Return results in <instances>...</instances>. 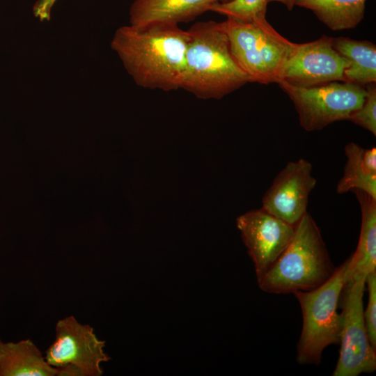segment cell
<instances>
[{
    "label": "cell",
    "mask_w": 376,
    "mask_h": 376,
    "mask_svg": "<svg viewBox=\"0 0 376 376\" xmlns=\"http://www.w3.org/2000/svg\"><path fill=\"white\" fill-rule=\"evenodd\" d=\"M189 41L178 24H130L116 30L111 48L136 85L169 92L181 88Z\"/></svg>",
    "instance_id": "cell-1"
},
{
    "label": "cell",
    "mask_w": 376,
    "mask_h": 376,
    "mask_svg": "<svg viewBox=\"0 0 376 376\" xmlns=\"http://www.w3.org/2000/svg\"><path fill=\"white\" fill-rule=\"evenodd\" d=\"M187 31L181 89L198 99L219 100L252 82L232 54L224 22H198Z\"/></svg>",
    "instance_id": "cell-2"
},
{
    "label": "cell",
    "mask_w": 376,
    "mask_h": 376,
    "mask_svg": "<svg viewBox=\"0 0 376 376\" xmlns=\"http://www.w3.org/2000/svg\"><path fill=\"white\" fill-rule=\"evenodd\" d=\"M334 269L321 232L306 212L287 248L258 284L273 294L309 291L323 284Z\"/></svg>",
    "instance_id": "cell-3"
},
{
    "label": "cell",
    "mask_w": 376,
    "mask_h": 376,
    "mask_svg": "<svg viewBox=\"0 0 376 376\" xmlns=\"http://www.w3.org/2000/svg\"><path fill=\"white\" fill-rule=\"evenodd\" d=\"M224 22L232 54L252 82H281L297 43L276 31L266 17L242 21L228 17Z\"/></svg>",
    "instance_id": "cell-4"
},
{
    "label": "cell",
    "mask_w": 376,
    "mask_h": 376,
    "mask_svg": "<svg viewBox=\"0 0 376 376\" xmlns=\"http://www.w3.org/2000/svg\"><path fill=\"white\" fill-rule=\"evenodd\" d=\"M347 259L335 268L332 275L319 287L293 292L301 310L303 324L297 345V361L301 365H318L329 345L339 344L341 315L338 306L346 281Z\"/></svg>",
    "instance_id": "cell-5"
},
{
    "label": "cell",
    "mask_w": 376,
    "mask_h": 376,
    "mask_svg": "<svg viewBox=\"0 0 376 376\" xmlns=\"http://www.w3.org/2000/svg\"><path fill=\"white\" fill-rule=\"evenodd\" d=\"M292 100L299 124L306 131L321 130L340 120H348L362 104L366 91L350 82L331 81L301 87L281 81L278 84Z\"/></svg>",
    "instance_id": "cell-6"
},
{
    "label": "cell",
    "mask_w": 376,
    "mask_h": 376,
    "mask_svg": "<svg viewBox=\"0 0 376 376\" xmlns=\"http://www.w3.org/2000/svg\"><path fill=\"white\" fill-rule=\"evenodd\" d=\"M366 279H346L341 292L340 348L334 376H357L376 369V350L369 340L363 316Z\"/></svg>",
    "instance_id": "cell-7"
},
{
    "label": "cell",
    "mask_w": 376,
    "mask_h": 376,
    "mask_svg": "<svg viewBox=\"0 0 376 376\" xmlns=\"http://www.w3.org/2000/svg\"><path fill=\"white\" fill-rule=\"evenodd\" d=\"M105 341L99 340L93 329L73 317L60 320L56 339L45 352V359L60 370V376H100V364L110 357L104 352Z\"/></svg>",
    "instance_id": "cell-8"
},
{
    "label": "cell",
    "mask_w": 376,
    "mask_h": 376,
    "mask_svg": "<svg viewBox=\"0 0 376 376\" xmlns=\"http://www.w3.org/2000/svg\"><path fill=\"white\" fill-rule=\"evenodd\" d=\"M236 222L258 282L288 246L295 226L262 208L240 215Z\"/></svg>",
    "instance_id": "cell-9"
},
{
    "label": "cell",
    "mask_w": 376,
    "mask_h": 376,
    "mask_svg": "<svg viewBox=\"0 0 376 376\" xmlns=\"http://www.w3.org/2000/svg\"><path fill=\"white\" fill-rule=\"evenodd\" d=\"M312 170L307 159L288 162L263 196L261 208L295 226L308 212L309 195L317 183Z\"/></svg>",
    "instance_id": "cell-10"
},
{
    "label": "cell",
    "mask_w": 376,
    "mask_h": 376,
    "mask_svg": "<svg viewBox=\"0 0 376 376\" xmlns=\"http://www.w3.org/2000/svg\"><path fill=\"white\" fill-rule=\"evenodd\" d=\"M348 61L333 47L332 37L297 43L283 74L282 81L301 87H311L331 81H344Z\"/></svg>",
    "instance_id": "cell-11"
},
{
    "label": "cell",
    "mask_w": 376,
    "mask_h": 376,
    "mask_svg": "<svg viewBox=\"0 0 376 376\" xmlns=\"http://www.w3.org/2000/svg\"><path fill=\"white\" fill-rule=\"evenodd\" d=\"M219 0H135L130 9V24L141 27L152 24L188 22Z\"/></svg>",
    "instance_id": "cell-12"
},
{
    "label": "cell",
    "mask_w": 376,
    "mask_h": 376,
    "mask_svg": "<svg viewBox=\"0 0 376 376\" xmlns=\"http://www.w3.org/2000/svg\"><path fill=\"white\" fill-rule=\"evenodd\" d=\"M355 195L361 209V222L355 251L347 258L346 279L365 276L376 271V198L359 190Z\"/></svg>",
    "instance_id": "cell-13"
},
{
    "label": "cell",
    "mask_w": 376,
    "mask_h": 376,
    "mask_svg": "<svg viewBox=\"0 0 376 376\" xmlns=\"http://www.w3.org/2000/svg\"><path fill=\"white\" fill-rule=\"evenodd\" d=\"M60 376L30 340L3 343L0 340V376Z\"/></svg>",
    "instance_id": "cell-14"
},
{
    "label": "cell",
    "mask_w": 376,
    "mask_h": 376,
    "mask_svg": "<svg viewBox=\"0 0 376 376\" xmlns=\"http://www.w3.org/2000/svg\"><path fill=\"white\" fill-rule=\"evenodd\" d=\"M346 163L336 193L361 190L376 198V148H365L354 142L345 146Z\"/></svg>",
    "instance_id": "cell-15"
},
{
    "label": "cell",
    "mask_w": 376,
    "mask_h": 376,
    "mask_svg": "<svg viewBox=\"0 0 376 376\" xmlns=\"http://www.w3.org/2000/svg\"><path fill=\"white\" fill-rule=\"evenodd\" d=\"M334 49L349 62L344 71V82L365 86L376 83V45L368 40L332 37Z\"/></svg>",
    "instance_id": "cell-16"
},
{
    "label": "cell",
    "mask_w": 376,
    "mask_h": 376,
    "mask_svg": "<svg viewBox=\"0 0 376 376\" xmlns=\"http://www.w3.org/2000/svg\"><path fill=\"white\" fill-rule=\"evenodd\" d=\"M366 0H297L332 31L355 28L363 19Z\"/></svg>",
    "instance_id": "cell-17"
},
{
    "label": "cell",
    "mask_w": 376,
    "mask_h": 376,
    "mask_svg": "<svg viewBox=\"0 0 376 376\" xmlns=\"http://www.w3.org/2000/svg\"><path fill=\"white\" fill-rule=\"evenodd\" d=\"M267 4V0H232L227 3H217L210 11L226 17L251 21L266 17Z\"/></svg>",
    "instance_id": "cell-18"
},
{
    "label": "cell",
    "mask_w": 376,
    "mask_h": 376,
    "mask_svg": "<svg viewBox=\"0 0 376 376\" xmlns=\"http://www.w3.org/2000/svg\"><path fill=\"white\" fill-rule=\"evenodd\" d=\"M366 95L361 106L350 117V121L376 135V83L365 86Z\"/></svg>",
    "instance_id": "cell-19"
},
{
    "label": "cell",
    "mask_w": 376,
    "mask_h": 376,
    "mask_svg": "<svg viewBox=\"0 0 376 376\" xmlns=\"http://www.w3.org/2000/svg\"><path fill=\"white\" fill-rule=\"evenodd\" d=\"M368 301L363 311L365 324L373 347L376 350V271L368 274L366 279Z\"/></svg>",
    "instance_id": "cell-20"
},
{
    "label": "cell",
    "mask_w": 376,
    "mask_h": 376,
    "mask_svg": "<svg viewBox=\"0 0 376 376\" xmlns=\"http://www.w3.org/2000/svg\"><path fill=\"white\" fill-rule=\"evenodd\" d=\"M56 0H38L33 6L35 17L40 21L49 20L52 8Z\"/></svg>",
    "instance_id": "cell-21"
},
{
    "label": "cell",
    "mask_w": 376,
    "mask_h": 376,
    "mask_svg": "<svg viewBox=\"0 0 376 376\" xmlns=\"http://www.w3.org/2000/svg\"><path fill=\"white\" fill-rule=\"evenodd\" d=\"M268 3L276 1L281 3L282 4L285 5L288 10H292L294 6H295V3L297 0H267Z\"/></svg>",
    "instance_id": "cell-22"
},
{
    "label": "cell",
    "mask_w": 376,
    "mask_h": 376,
    "mask_svg": "<svg viewBox=\"0 0 376 376\" xmlns=\"http://www.w3.org/2000/svg\"><path fill=\"white\" fill-rule=\"evenodd\" d=\"M232 0H219V2L220 3H227V2H229Z\"/></svg>",
    "instance_id": "cell-23"
}]
</instances>
